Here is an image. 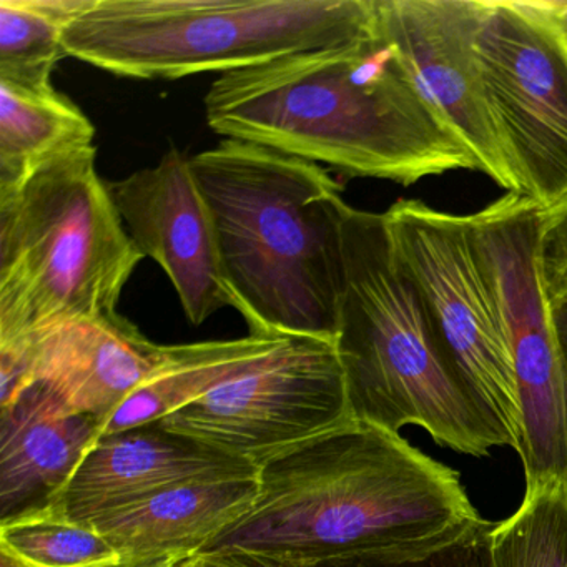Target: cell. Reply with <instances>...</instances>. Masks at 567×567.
Instances as JSON below:
<instances>
[{
	"label": "cell",
	"instance_id": "ac0fdd59",
	"mask_svg": "<svg viewBox=\"0 0 567 567\" xmlns=\"http://www.w3.org/2000/svg\"><path fill=\"white\" fill-rule=\"evenodd\" d=\"M91 118L55 87L0 82V197L18 190L52 158L95 147Z\"/></svg>",
	"mask_w": 567,
	"mask_h": 567
},
{
	"label": "cell",
	"instance_id": "e0dca14e",
	"mask_svg": "<svg viewBox=\"0 0 567 567\" xmlns=\"http://www.w3.org/2000/svg\"><path fill=\"white\" fill-rule=\"evenodd\" d=\"M285 338L248 334L240 340L174 344L154 377L102 423V436L165 420L250 368Z\"/></svg>",
	"mask_w": 567,
	"mask_h": 567
},
{
	"label": "cell",
	"instance_id": "9c48e42d",
	"mask_svg": "<svg viewBox=\"0 0 567 567\" xmlns=\"http://www.w3.org/2000/svg\"><path fill=\"white\" fill-rule=\"evenodd\" d=\"M476 55L520 192L553 210L567 200V32L559 2L484 0Z\"/></svg>",
	"mask_w": 567,
	"mask_h": 567
},
{
	"label": "cell",
	"instance_id": "5bb4252c",
	"mask_svg": "<svg viewBox=\"0 0 567 567\" xmlns=\"http://www.w3.org/2000/svg\"><path fill=\"white\" fill-rule=\"evenodd\" d=\"M257 470L155 423L99 437L52 503L92 524L182 481Z\"/></svg>",
	"mask_w": 567,
	"mask_h": 567
},
{
	"label": "cell",
	"instance_id": "8992f818",
	"mask_svg": "<svg viewBox=\"0 0 567 567\" xmlns=\"http://www.w3.org/2000/svg\"><path fill=\"white\" fill-rule=\"evenodd\" d=\"M374 0H87L68 58L121 78L244 71L373 32Z\"/></svg>",
	"mask_w": 567,
	"mask_h": 567
},
{
	"label": "cell",
	"instance_id": "4316f807",
	"mask_svg": "<svg viewBox=\"0 0 567 567\" xmlns=\"http://www.w3.org/2000/svg\"><path fill=\"white\" fill-rule=\"evenodd\" d=\"M109 567H175V564H117V566Z\"/></svg>",
	"mask_w": 567,
	"mask_h": 567
},
{
	"label": "cell",
	"instance_id": "6da1fadb",
	"mask_svg": "<svg viewBox=\"0 0 567 567\" xmlns=\"http://www.w3.org/2000/svg\"><path fill=\"white\" fill-rule=\"evenodd\" d=\"M486 520L456 470L351 417L261 464L254 506L205 550H254L301 567L413 560Z\"/></svg>",
	"mask_w": 567,
	"mask_h": 567
},
{
	"label": "cell",
	"instance_id": "30bf717a",
	"mask_svg": "<svg viewBox=\"0 0 567 567\" xmlns=\"http://www.w3.org/2000/svg\"><path fill=\"white\" fill-rule=\"evenodd\" d=\"M351 417L334 341L290 337L157 424L260 467Z\"/></svg>",
	"mask_w": 567,
	"mask_h": 567
},
{
	"label": "cell",
	"instance_id": "52a82bcc",
	"mask_svg": "<svg viewBox=\"0 0 567 567\" xmlns=\"http://www.w3.org/2000/svg\"><path fill=\"white\" fill-rule=\"evenodd\" d=\"M543 212L526 195L506 194L466 215L513 354L526 487L567 483V373L537 261Z\"/></svg>",
	"mask_w": 567,
	"mask_h": 567
},
{
	"label": "cell",
	"instance_id": "9a60e30c",
	"mask_svg": "<svg viewBox=\"0 0 567 567\" xmlns=\"http://www.w3.org/2000/svg\"><path fill=\"white\" fill-rule=\"evenodd\" d=\"M258 470L182 481L92 523L124 564H177L207 549L254 506Z\"/></svg>",
	"mask_w": 567,
	"mask_h": 567
},
{
	"label": "cell",
	"instance_id": "d4e9b609",
	"mask_svg": "<svg viewBox=\"0 0 567 567\" xmlns=\"http://www.w3.org/2000/svg\"><path fill=\"white\" fill-rule=\"evenodd\" d=\"M554 333L559 344L560 357L567 373V303L549 305Z\"/></svg>",
	"mask_w": 567,
	"mask_h": 567
},
{
	"label": "cell",
	"instance_id": "3957f363",
	"mask_svg": "<svg viewBox=\"0 0 567 567\" xmlns=\"http://www.w3.org/2000/svg\"><path fill=\"white\" fill-rule=\"evenodd\" d=\"M190 168L250 334L337 341L350 210L341 185L321 165L230 138Z\"/></svg>",
	"mask_w": 567,
	"mask_h": 567
},
{
	"label": "cell",
	"instance_id": "484cf974",
	"mask_svg": "<svg viewBox=\"0 0 567 567\" xmlns=\"http://www.w3.org/2000/svg\"><path fill=\"white\" fill-rule=\"evenodd\" d=\"M0 567H32L18 554L12 553L9 547L0 546Z\"/></svg>",
	"mask_w": 567,
	"mask_h": 567
},
{
	"label": "cell",
	"instance_id": "8fae6325",
	"mask_svg": "<svg viewBox=\"0 0 567 567\" xmlns=\"http://www.w3.org/2000/svg\"><path fill=\"white\" fill-rule=\"evenodd\" d=\"M484 0H374V32L476 164L506 194H520L491 114L476 55Z\"/></svg>",
	"mask_w": 567,
	"mask_h": 567
},
{
	"label": "cell",
	"instance_id": "2e32d148",
	"mask_svg": "<svg viewBox=\"0 0 567 567\" xmlns=\"http://www.w3.org/2000/svg\"><path fill=\"white\" fill-rule=\"evenodd\" d=\"M101 436V420L41 383L0 408V520L51 504Z\"/></svg>",
	"mask_w": 567,
	"mask_h": 567
},
{
	"label": "cell",
	"instance_id": "cb8c5ba5",
	"mask_svg": "<svg viewBox=\"0 0 567 567\" xmlns=\"http://www.w3.org/2000/svg\"><path fill=\"white\" fill-rule=\"evenodd\" d=\"M175 567H301L268 554L245 549L204 550L195 554Z\"/></svg>",
	"mask_w": 567,
	"mask_h": 567
},
{
	"label": "cell",
	"instance_id": "7402d4cb",
	"mask_svg": "<svg viewBox=\"0 0 567 567\" xmlns=\"http://www.w3.org/2000/svg\"><path fill=\"white\" fill-rule=\"evenodd\" d=\"M494 523L486 520L464 539L413 560L333 559L308 567H491L489 530Z\"/></svg>",
	"mask_w": 567,
	"mask_h": 567
},
{
	"label": "cell",
	"instance_id": "ba28073f",
	"mask_svg": "<svg viewBox=\"0 0 567 567\" xmlns=\"http://www.w3.org/2000/svg\"><path fill=\"white\" fill-rule=\"evenodd\" d=\"M391 250L441 347L484 413L517 451L520 404L506 330L471 241L466 215L421 200L383 214Z\"/></svg>",
	"mask_w": 567,
	"mask_h": 567
},
{
	"label": "cell",
	"instance_id": "4fadbf2b",
	"mask_svg": "<svg viewBox=\"0 0 567 567\" xmlns=\"http://www.w3.org/2000/svg\"><path fill=\"white\" fill-rule=\"evenodd\" d=\"M0 351H21L32 384H44L75 413L104 423L154 377L171 347L154 343L114 313L58 324Z\"/></svg>",
	"mask_w": 567,
	"mask_h": 567
},
{
	"label": "cell",
	"instance_id": "ffe728a7",
	"mask_svg": "<svg viewBox=\"0 0 567 567\" xmlns=\"http://www.w3.org/2000/svg\"><path fill=\"white\" fill-rule=\"evenodd\" d=\"M491 567H567V491L559 481L526 487L516 513L489 530Z\"/></svg>",
	"mask_w": 567,
	"mask_h": 567
},
{
	"label": "cell",
	"instance_id": "d6986e66",
	"mask_svg": "<svg viewBox=\"0 0 567 567\" xmlns=\"http://www.w3.org/2000/svg\"><path fill=\"white\" fill-rule=\"evenodd\" d=\"M87 0H0V82L44 91L68 58L64 32Z\"/></svg>",
	"mask_w": 567,
	"mask_h": 567
},
{
	"label": "cell",
	"instance_id": "603a6c76",
	"mask_svg": "<svg viewBox=\"0 0 567 567\" xmlns=\"http://www.w3.org/2000/svg\"><path fill=\"white\" fill-rule=\"evenodd\" d=\"M537 261L549 305L567 303V200L543 212Z\"/></svg>",
	"mask_w": 567,
	"mask_h": 567
},
{
	"label": "cell",
	"instance_id": "7c38bea8",
	"mask_svg": "<svg viewBox=\"0 0 567 567\" xmlns=\"http://www.w3.org/2000/svg\"><path fill=\"white\" fill-rule=\"evenodd\" d=\"M107 185L138 254L167 274L192 324L234 308L221 275L217 231L190 157L171 148L154 167Z\"/></svg>",
	"mask_w": 567,
	"mask_h": 567
},
{
	"label": "cell",
	"instance_id": "44dd1931",
	"mask_svg": "<svg viewBox=\"0 0 567 567\" xmlns=\"http://www.w3.org/2000/svg\"><path fill=\"white\" fill-rule=\"evenodd\" d=\"M0 546L32 567H109L122 563L92 524L71 519L55 503L0 520Z\"/></svg>",
	"mask_w": 567,
	"mask_h": 567
},
{
	"label": "cell",
	"instance_id": "277c9868",
	"mask_svg": "<svg viewBox=\"0 0 567 567\" xmlns=\"http://www.w3.org/2000/svg\"><path fill=\"white\" fill-rule=\"evenodd\" d=\"M334 344L354 420L394 433L420 426L440 446L467 456L509 446L434 334L391 250L383 214L348 210Z\"/></svg>",
	"mask_w": 567,
	"mask_h": 567
},
{
	"label": "cell",
	"instance_id": "5b68a950",
	"mask_svg": "<svg viewBox=\"0 0 567 567\" xmlns=\"http://www.w3.org/2000/svg\"><path fill=\"white\" fill-rule=\"evenodd\" d=\"M142 260L99 175L95 147L52 158L0 197V348L118 313Z\"/></svg>",
	"mask_w": 567,
	"mask_h": 567
},
{
	"label": "cell",
	"instance_id": "f1b7e54d",
	"mask_svg": "<svg viewBox=\"0 0 567 567\" xmlns=\"http://www.w3.org/2000/svg\"><path fill=\"white\" fill-rule=\"evenodd\" d=\"M566 491H567V483H566Z\"/></svg>",
	"mask_w": 567,
	"mask_h": 567
},
{
	"label": "cell",
	"instance_id": "83f0119b",
	"mask_svg": "<svg viewBox=\"0 0 567 567\" xmlns=\"http://www.w3.org/2000/svg\"><path fill=\"white\" fill-rule=\"evenodd\" d=\"M559 16L567 32V2H559Z\"/></svg>",
	"mask_w": 567,
	"mask_h": 567
},
{
	"label": "cell",
	"instance_id": "7a4b0ae2",
	"mask_svg": "<svg viewBox=\"0 0 567 567\" xmlns=\"http://www.w3.org/2000/svg\"><path fill=\"white\" fill-rule=\"evenodd\" d=\"M205 117L225 138L347 177L411 187L447 172H476L374 24L371 34L347 44L220 75L205 97Z\"/></svg>",
	"mask_w": 567,
	"mask_h": 567
}]
</instances>
